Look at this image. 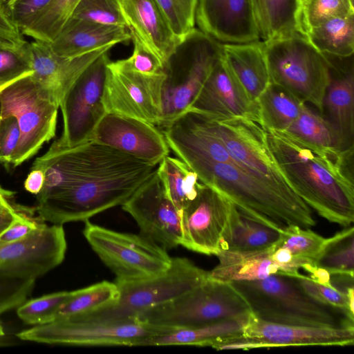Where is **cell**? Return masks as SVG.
<instances>
[{
  "mask_svg": "<svg viewBox=\"0 0 354 354\" xmlns=\"http://www.w3.org/2000/svg\"><path fill=\"white\" fill-rule=\"evenodd\" d=\"M156 167L92 142L58 150L44 166V184L37 194L38 218L59 225L85 222L122 205Z\"/></svg>",
  "mask_w": 354,
  "mask_h": 354,
  "instance_id": "6da1fadb",
  "label": "cell"
},
{
  "mask_svg": "<svg viewBox=\"0 0 354 354\" xmlns=\"http://www.w3.org/2000/svg\"><path fill=\"white\" fill-rule=\"evenodd\" d=\"M265 130L274 159L295 194L328 221L351 226L354 221V147L320 148L283 131Z\"/></svg>",
  "mask_w": 354,
  "mask_h": 354,
  "instance_id": "7a4b0ae2",
  "label": "cell"
},
{
  "mask_svg": "<svg viewBox=\"0 0 354 354\" xmlns=\"http://www.w3.org/2000/svg\"><path fill=\"white\" fill-rule=\"evenodd\" d=\"M182 160L202 183L226 196L247 216L278 229L290 225L311 228L316 225L312 209L305 203L284 197L236 162H216L195 158Z\"/></svg>",
  "mask_w": 354,
  "mask_h": 354,
  "instance_id": "3957f363",
  "label": "cell"
},
{
  "mask_svg": "<svg viewBox=\"0 0 354 354\" xmlns=\"http://www.w3.org/2000/svg\"><path fill=\"white\" fill-rule=\"evenodd\" d=\"M231 284L245 299L253 315L261 320L292 326L354 327V315L308 295L295 276L276 274Z\"/></svg>",
  "mask_w": 354,
  "mask_h": 354,
  "instance_id": "277c9868",
  "label": "cell"
},
{
  "mask_svg": "<svg viewBox=\"0 0 354 354\" xmlns=\"http://www.w3.org/2000/svg\"><path fill=\"white\" fill-rule=\"evenodd\" d=\"M263 41L270 83L312 104L322 113L330 79L327 57L300 31Z\"/></svg>",
  "mask_w": 354,
  "mask_h": 354,
  "instance_id": "5b68a950",
  "label": "cell"
},
{
  "mask_svg": "<svg viewBox=\"0 0 354 354\" xmlns=\"http://www.w3.org/2000/svg\"><path fill=\"white\" fill-rule=\"evenodd\" d=\"M59 100L55 91L32 73L0 87V118L14 116L20 139L10 165L34 156L55 136Z\"/></svg>",
  "mask_w": 354,
  "mask_h": 354,
  "instance_id": "8992f818",
  "label": "cell"
},
{
  "mask_svg": "<svg viewBox=\"0 0 354 354\" xmlns=\"http://www.w3.org/2000/svg\"><path fill=\"white\" fill-rule=\"evenodd\" d=\"M252 314L248 303L231 283L209 277L180 296L145 311L138 319L176 330L248 319Z\"/></svg>",
  "mask_w": 354,
  "mask_h": 354,
  "instance_id": "52a82bcc",
  "label": "cell"
},
{
  "mask_svg": "<svg viewBox=\"0 0 354 354\" xmlns=\"http://www.w3.org/2000/svg\"><path fill=\"white\" fill-rule=\"evenodd\" d=\"M208 278L209 271L187 258L174 257L170 266L160 274L138 281H115L119 296L113 304L68 318L103 322L133 321L145 311L180 296Z\"/></svg>",
  "mask_w": 354,
  "mask_h": 354,
  "instance_id": "ba28073f",
  "label": "cell"
},
{
  "mask_svg": "<svg viewBox=\"0 0 354 354\" xmlns=\"http://www.w3.org/2000/svg\"><path fill=\"white\" fill-rule=\"evenodd\" d=\"M83 234L92 250L115 275L133 281L165 272L171 259L165 248L141 234L120 232L86 221Z\"/></svg>",
  "mask_w": 354,
  "mask_h": 354,
  "instance_id": "9c48e42d",
  "label": "cell"
},
{
  "mask_svg": "<svg viewBox=\"0 0 354 354\" xmlns=\"http://www.w3.org/2000/svg\"><path fill=\"white\" fill-rule=\"evenodd\" d=\"M199 115L221 139L240 167L284 197L297 203H304L279 169L261 124L243 117L207 118Z\"/></svg>",
  "mask_w": 354,
  "mask_h": 354,
  "instance_id": "30bf717a",
  "label": "cell"
},
{
  "mask_svg": "<svg viewBox=\"0 0 354 354\" xmlns=\"http://www.w3.org/2000/svg\"><path fill=\"white\" fill-rule=\"evenodd\" d=\"M174 329L155 326L139 319L124 322L58 319L33 326L17 334L24 341L80 346H140L149 337Z\"/></svg>",
  "mask_w": 354,
  "mask_h": 354,
  "instance_id": "8fae6325",
  "label": "cell"
},
{
  "mask_svg": "<svg viewBox=\"0 0 354 354\" xmlns=\"http://www.w3.org/2000/svg\"><path fill=\"white\" fill-rule=\"evenodd\" d=\"M189 46L183 64L169 62L162 89V129L188 112L216 62L223 44L198 29L187 40Z\"/></svg>",
  "mask_w": 354,
  "mask_h": 354,
  "instance_id": "7c38bea8",
  "label": "cell"
},
{
  "mask_svg": "<svg viewBox=\"0 0 354 354\" xmlns=\"http://www.w3.org/2000/svg\"><path fill=\"white\" fill-rule=\"evenodd\" d=\"M108 52L93 62L64 94L60 103L63 130L53 142L73 147L88 142L95 127L107 113L102 95Z\"/></svg>",
  "mask_w": 354,
  "mask_h": 354,
  "instance_id": "4fadbf2b",
  "label": "cell"
},
{
  "mask_svg": "<svg viewBox=\"0 0 354 354\" xmlns=\"http://www.w3.org/2000/svg\"><path fill=\"white\" fill-rule=\"evenodd\" d=\"M110 62V60H109ZM106 64L102 102L107 113L159 125L166 72L147 75Z\"/></svg>",
  "mask_w": 354,
  "mask_h": 354,
  "instance_id": "5bb4252c",
  "label": "cell"
},
{
  "mask_svg": "<svg viewBox=\"0 0 354 354\" xmlns=\"http://www.w3.org/2000/svg\"><path fill=\"white\" fill-rule=\"evenodd\" d=\"M235 206L226 196L202 183L195 198L180 214V245L216 256L222 249Z\"/></svg>",
  "mask_w": 354,
  "mask_h": 354,
  "instance_id": "9a60e30c",
  "label": "cell"
},
{
  "mask_svg": "<svg viewBox=\"0 0 354 354\" xmlns=\"http://www.w3.org/2000/svg\"><path fill=\"white\" fill-rule=\"evenodd\" d=\"M354 327L334 328L285 325L261 320L253 315L241 335L225 341L222 350L296 346H350Z\"/></svg>",
  "mask_w": 354,
  "mask_h": 354,
  "instance_id": "2e32d148",
  "label": "cell"
},
{
  "mask_svg": "<svg viewBox=\"0 0 354 354\" xmlns=\"http://www.w3.org/2000/svg\"><path fill=\"white\" fill-rule=\"evenodd\" d=\"M66 248L62 225L42 222L26 238L0 245V274L36 280L62 263Z\"/></svg>",
  "mask_w": 354,
  "mask_h": 354,
  "instance_id": "e0dca14e",
  "label": "cell"
},
{
  "mask_svg": "<svg viewBox=\"0 0 354 354\" xmlns=\"http://www.w3.org/2000/svg\"><path fill=\"white\" fill-rule=\"evenodd\" d=\"M122 208L136 221L142 235L166 250L181 245L180 214L167 196L156 168Z\"/></svg>",
  "mask_w": 354,
  "mask_h": 354,
  "instance_id": "ac0fdd59",
  "label": "cell"
},
{
  "mask_svg": "<svg viewBox=\"0 0 354 354\" xmlns=\"http://www.w3.org/2000/svg\"><path fill=\"white\" fill-rule=\"evenodd\" d=\"M88 141L157 166L171 151L162 130L155 124L113 113L105 114Z\"/></svg>",
  "mask_w": 354,
  "mask_h": 354,
  "instance_id": "d6986e66",
  "label": "cell"
},
{
  "mask_svg": "<svg viewBox=\"0 0 354 354\" xmlns=\"http://www.w3.org/2000/svg\"><path fill=\"white\" fill-rule=\"evenodd\" d=\"M198 30L222 44L261 40L254 0H197Z\"/></svg>",
  "mask_w": 354,
  "mask_h": 354,
  "instance_id": "ffe728a7",
  "label": "cell"
},
{
  "mask_svg": "<svg viewBox=\"0 0 354 354\" xmlns=\"http://www.w3.org/2000/svg\"><path fill=\"white\" fill-rule=\"evenodd\" d=\"M189 111L207 118H247L261 124L257 102L249 97L223 53Z\"/></svg>",
  "mask_w": 354,
  "mask_h": 354,
  "instance_id": "44dd1931",
  "label": "cell"
},
{
  "mask_svg": "<svg viewBox=\"0 0 354 354\" xmlns=\"http://www.w3.org/2000/svg\"><path fill=\"white\" fill-rule=\"evenodd\" d=\"M131 37L153 55L165 69L182 45L156 0H115Z\"/></svg>",
  "mask_w": 354,
  "mask_h": 354,
  "instance_id": "7402d4cb",
  "label": "cell"
},
{
  "mask_svg": "<svg viewBox=\"0 0 354 354\" xmlns=\"http://www.w3.org/2000/svg\"><path fill=\"white\" fill-rule=\"evenodd\" d=\"M330 63V79L322 114L337 133L342 149L354 147V73L353 57L324 54Z\"/></svg>",
  "mask_w": 354,
  "mask_h": 354,
  "instance_id": "603a6c76",
  "label": "cell"
},
{
  "mask_svg": "<svg viewBox=\"0 0 354 354\" xmlns=\"http://www.w3.org/2000/svg\"><path fill=\"white\" fill-rule=\"evenodd\" d=\"M113 46H103L75 57H64L55 54L49 43L35 39L29 43L32 75L37 80L53 88L60 103L64 94L81 74Z\"/></svg>",
  "mask_w": 354,
  "mask_h": 354,
  "instance_id": "cb8c5ba5",
  "label": "cell"
},
{
  "mask_svg": "<svg viewBox=\"0 0 354 354\" xmlns=\"http://www.w3.org/2000/svg\"><path fill=\"white\" fill-rule=\"evenodd\" d=\"M131 39L126 27L71 18L49 45L59 56L75 57L108 45Z\"/></svg>",
  "mask_w": 354,
  "mask_h": 354,
  "instance_id": "d4e9b609",
  "label": "cell"
},
{
  "mask_svg": "<svg viewBox=\"0 0 354 354\" xmlns=\"http://www.w3.org/2000/svg\"><path fill=\"white\" fill-rule=\"evenodd\" d=\"M223 55L249 97L257 102L270 83L264 41L223 44Z\"/></svg>",
  "mask_w": 354,
  "mask_h": 354,
  "instance_id": "484cf974",
  "label": "cell"
},
{
  "mask_svg": "<svg viewBox=\"0 0 354 354\" xmlns=\"http://www.w3.org/2000/svg\"><path fill=\"white\" fill-rule=\"evenodd\" d=\"M216 256L218 263L209 271V277L219 281H252L281 274L271 258L270 248L254 251L221 250Z\"/></svg>",
  "mask_w": 354,
  "mask_h": 354,
  "instance_id": "4316f807",
  "label": "cell"
},
{
  "mask_svg": "<svg viewBox=\"0 0 354 354\" xmlns=\"http://www.w3.org/2000/svg\"><path fill=\"white\" fill-rule=\"evenodd\" d=\"M248 319L176 329L146 339L140 346L189 345L214 348L225 339L241 335Z\"/></svg>",
  "mask_w": 354,
  "mask_h": 354,
  "instance_id": "83f0119b",
  "label": "cell"
},
{
  "mask_svg": "<svg viewBox=\"0 0 354 354\" xmlns=\"http://www.w3.org/2000/svg\"><path fill=\"white\" fill-rule=\"evenodd\" d=\"M281 230L241 213L235 206L221 250L268 249L279 240Z\"/></svg>",
  "mask_w": 354,
  "mask_h": 354,
  "instance_id": "f1b7e54d",
  "label": "cell"
},
{
  "mask_svg": "<svg viewBox=\"0 0 354 354\" xmlns=\"http://www.w3.org/2000/svg\"><path fill=\"white\" fill-rule=\"evenodd\" d=\"M257 102L263 127L279 131H285L306 104L288 90L272 83H270Z\"/></svg>",
  "mask_w": 354,
  "mask_h": 354,
  "instance_id": "f546056e",
  "label": "cell"
},
{
  "mask_svg": "<svg viewBox=\"0 0 354 354\" xmlns=\"http://www.w3.org/2000/svg\"><path fill=\"white\" fill-rule=\"evenodd\" d=\"M165 194L181 214L195 198L202 185L197 174L182 160L169 156L156 167Z\"/></svg>",
  "mask_w": 354,
  "mask_h": 354,
  "instance_id": "4dcf8cb0",
  "label": "cell"
},
{
  "mask_svg": "<svg viewBox=\"0 0 354 354\" xmlns=\"http://www.w3.org/2000/svg\"><path fill=\"white\" fill-rule=\"evenodd\" d=\"M306 37L323 54L348 57L354 53V15L330 19L310 28Z\"/></svg>",
  "mask_w": 354,
  "mask_h": 354,
  "instance_id": "1f68e13d",
  "label": "cell"
},
{
  "mask_svg": "<svg viewBox=\"0 0 354 354\" xmlns=\"http://www.w3.org/2000/svg\"><path fill=\"white\" fill-rule=\"evenodd\" d=\"M300 0H260L258 15L261 39L274 37L301 31Z\"/></svg>",
  "mask_w": 354,
  "mask_h": 354,
  "instance_id": "d6a6232c",
  "label": "cell"
},
{
  "mask_svg": "<svg viewBox=\"0 0 354 354\" xmlns=\"http://www.w3.org/2000/svg\"><path fill=\"white\" fill-rule=\"evenodd\" d=\"M285 132L306 144L320 148H342L339 136L330 122L305 104Z\"/></svg>",
  "mask_w": 354,
  "mask_h": 354,
  "instance_id": "836d02e7",
  "label": "cell"
},
{
  "mask_svg": "<svg viewBox=\"0 0 354 354\" xmlns=\"http://www.w3.org/2000/svg\"><path fill=\"white\" fill-rule=\"evenodd\" d=\"M115 282L102 281L72 291L59 309L56 319L84 315L113 304L118 299Z\"/></svg>",
  "mask_w": 354,
  "mask_h": 354,
  "instance_id": "e575fe53",
  "label": "cell"
},
{
  "mask_svg": "<svg viewBox=\"0 0 354 354\" xmlns=\"http://www.w3.org/2000/svg\"><path fill=\"white\" fill-rule=\"evenodd\" d=\"M315 266L326 269L330 274L353 277L354 273V228L344 227L326 243Z\"/></svg>",
  "mask_w": 354,
  "mask_h": 354,
  "instance_id": "d590c367",
  "label": "cell"
},
{
  "mask_svg": "<svg viewBox=\"0 0 354 354\" xmlns=\"http://www.w3.org/2000/svg\"><path fill=\"white\" fill-rule=\"evenodd\" d=\"M80 1L52 0L22 34L35 40L52 42L71 18Z\"/></svg>",
  "mask_w": 354,
  "mask_h": 354,
  "instance_id": "8d00e7d4",
  "label": "cell"
},
{
  "mask_svg": "<svg viewBox=\"0 0 354 354\" xmlns=\"http://www.w3.org/2000/svg\"><path fill=\"white\" fill-rule=\"evenodd\" d=\"M326 238L317 234L310 228L290 225L281 230L277 243L288 249L297 259L315 265L323 249Z\"/></svg>",
  "mask_w": 354,
  "mask_h": 354,
  "instance_id": "74e56055",
  "label": "cell"
},
{
  "mask_svg": "<svg viewBox=\"0 0 354 354\" xmlns=\"http://www.w3.org/2000/svg\"><path fill=\"white\" fill-rule=\"evenodd\" d=\"M352 15L353 0H303L299 17L300 29L306 35L310 28L330 19Z\"/></svg>",
  "mask_w": 354,
  "mask_h": 354,
  "instance_id": "f35d334b",
  "label": "cell"
},
{
  "mask_svg": "<svg viewBox=\"0 0 354 354\" xmlns=\"http://www.w3.org/2000/svg\"><path fill=\"white\" fill-rule=\"evenodd\" d=\"M71 293L59 291L27 299L17 308V315L26 324L33 326L53 322Z\"/></svg>",
  "mask_w": 354,
  "mask_h": 354,
  "instance_id": "ab89813d",
  "label": "cell"
},
{
  "mask_svg": "<svg viewBox=\"0 0 354 354\" xmlns=\"http://www.w3.org/2000/svg\"><path fill=\"white\" fill-rule=\"evenodd\" d=\"M175 36L183 44L196 30L197 0H156Z\"/></svg>",
  "mask_w": 354,
  "mask_h": 354,
  "instance_id": "60d3db41",
  "label": "cell"
},
{
  "mask_svg": "<svg viewBox=\"0 0 354 354\" xmlns=\"http://www.w3.org/2000/svg\"><path fill=\"white\" fill-rule=\"evenodd\" d=\"M32 73L29 42L19 47L0 45V87Z\"/></svg>",
  "mask_w": 354,
  "mask_h": 354,
  "instance_id": "b9f144b4",
  "label": "cell"
},
{
  "mask_svg": "<svg viewBox=\"0 0 354 354\" xmlns=\"http://www.w3.org/2000/svg\"><path fill=\"white\" fill-rule=\"evenodd\" d=\"M302 289L310 297L324 304L347 310L354 315V286L348 287L345 293L334 287H328L313 281L309 276H295Z\"/></svg>",
  "mask_w": 354,
  "mask_h": 354,
  "instance_id": "7bdbcfd3",
  "label": "cell"
},
{
  "mask_svg": "<svg viewBox=\"0 0 354 354\" xmlns=\"http://www.w3.org/2000/svg\"><path fill=\"white\" fill-rule=\"evenodd\" d=\"M71 18L127 28L115 0H81Z\"/></svg>",
  "mask_w": 354,
  "mask_h": 354,
  "instance_id": "ee69618b",
  "label": "cell"
},
{
  "mask_svg": "<svg viewBox=\"0 0 354 354\" xmlns=\"http://www.w3.org/2000/svg\"><path fill=\"white\" fill-rule=\"evenodd\" d=\"M133 44L131 55L125 59L115 62L110 60V64L120 70L136 72L147 75H156L165 73L163 64L135 37H131Z\"/></svg>",
  "mask_w": 354,
  "mask_h": 354,
  "instance_id": "f6af8a7d",
  "label": "cell"
},
{
  "mask_svg": "<svg viewBox=\"0 0 354 354\" xmlns=\"http://www.w3.org/2000/svg\"><path fill=\"white\" fill-rule=\"evenodd\" d=\"M35 279L0 274V316L28 299L33 290Z\"/></svg>",
  "mask_w": 354,
  "mask_h": 354,
  "instance_id": "bcb514c9",
  "label": "cell"
},
{
  "mask_svg": "<svg viewBox=\"0 0 354 354\" xmlns=\"http://www.w3.org/2000/svg\"><path fill=\"white\" fill-rule=\"evenodd\" d=\"M52 0H8L14 24L21 30L28 28Z\"/></svg>",
  "mask_w": 354,
  "mask_h": 354,
  "instance_id": "7dc6e473",
  "label": "cell"
},
{
  "mask_svg": "<svg viewBox=\"0 0 354 354\" xmlns=\"http://www.w3.org/2000/svg\"><path fill=\"white\" fill-rule=\"evenodd\" d=\"M20 139V130L14 116L0 118V164L10 165Z\"/></svg>",
  "mask_w": 354,
  "mask_h": 354,
  "instance_id": "c3c4849f",
  "label": "cell"
},
{
  "mask_svg": "<svg viewBox=\"0 0 354 354\" xmlns=\"http://www.w3.org/2000/svg\"><path fill=\"white\" fill-rule=\"evenodd\" d=\"M0 39L13 47H19L26 41L21 30L14 24L8 1L0 0Z\"/></svg>",
  "mask_w": 354,
  "mask_h": 354,
  "instance_id": "681fc988",
  "label": "cell"
},
{
  "mask_svg": "<svg viewBox=\"0 0 354 354\" xmlns=\"http://www.w3.org/2000/svg\"><path fill=\"white\" fill-rule=\"evenodd\" d=\"M45 180V175L41 169L31 168L25 182L24 187L31 194H37L41 190Z\"/></svg>",
  "mask_w": 354,
  "mask_h": 354,
  "instance_id": "f907efd6",
  "label": "cell"
},
{
  "mask_svg": "<svg viewBox=\"0 0 354 354\" xmlns=\"http://www.w3.org/2000/svg\"><path fill=\"white\" fill-rule=\"evenodd\" d=\"M310 274V277L315 282L328 287H333L330 283V274L326 269L315 265L308 264L303 269Z\"/></svg>",
  "mask_w": 354,
  "mask_h": 354,
  "instance_id": "816d5d0a",
  "label": "cell"
},
{
  "mask_svg": "<svg viewBox=\"0 0 354 354\" xmlns=\"http://www.w3.org/2000/svg\"><path fill=\"white\" fill-rule=\"evenodd\" d=\"M24 207H20L15 212L0 214V234L2 233L19 216Z\"/></svg>",
  "mask_w": 354,
  "mask_h": 354,
  "instance_id": "f5cc1de1",
  "label": "cell"
},
{
  "mask_svg": "<svg viewBox=\"0 0 354 354\" xmlns=\"http://www.w3.org/2000/svg\"><path fill=\"white\" fill-rule=\"evenodd\" d=\"M254 2L257 18H258L260 0H254ZM258 22H259V21H258Z\"/></svg>",
  "mask_w": 354,
  "mask_h": 354,
  "instance_id": "db71d44e",
  "label": "cell"
},
{
  "mask_svg": "<svg viewBox=\"0 0 354 354\" xmlns=\"http://www.w3.org/2000/svg\"><path fill=\"white\" fill-rule=\"evenodd\" d=\"M0 45L13 47V46H10V44H7L6 42H5V41H2L1 39H0Z\"/></svg>",
  "mask_w": 354,
  "mask_h": 354,
  "instance_id": "11a10c76",
  "label": "cell"
},
{
  "mask_svg": "<svg viewBox=\"0 0 354 354\" xmlns=\"http://www.w3.org/2000/svg\"><path fill=\"white\" fill-rule=\"evenodd\" d=\"M303 0H300V1L301 2Z\"/></svg>",
  "mask_w": 354,
  "mask_h": 354,
  "instance_id": "9f6ffc18",
  "label": "cell"
},
{
  "mask_svg": "<svg viewBox=\"0 0 354 354\" xmlns=\"http://www.w3.org/2000/svg\"><path fill=\"white\" fill-rule=\"evenodd\" d=\"M5 1H8V0H5Z\"/></svg>",
  "mask_w": 354,
  "mask_h": 354,
  "instance_id": "6f0895ef",
  "label": "cell"
}]
</instances>
